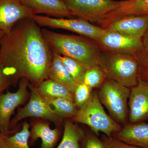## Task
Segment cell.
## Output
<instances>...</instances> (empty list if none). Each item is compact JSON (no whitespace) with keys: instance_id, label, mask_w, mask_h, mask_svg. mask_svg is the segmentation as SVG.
Here are the masks:
<instances>
[{"instance_id":"6da1fadb","label":"cell","mask_w":148,"mask_h":148,"mask_svg":"<svg viewBox=\"0 0 148 148\" xmlns=\"http://www.w3.org/2000/svg\"><path fill=\"white\" fill-rule=\"evenodd\" d=\"M33 18L16 23L0 44V61L14 83L25 78L36 86L48 78L52 51Z\"/></svg>"},{"instance_id":"7a4b0ae2","label":"cell","mask_w":148,"mask_h":148,"mask_svg":"<svg viewBox=\"0 0 148 148\" xmlns=\"http://www.w3.org/2000/svg\"><path fill=\"white\" fill-rule=\"evenodd\" d=\"M52 51L79 61L88 69L100 66L101 50L94 41L82 36L64 34L42 29Z\"/></svg>"},{"instance_id":"3957f363","label":"cell","mask_w":148,"mask_h":148,"mask_svg":"<svg viewBox=\"0 0 148 148\" xmlns=\"http://www.w3.org/2000/svg\"><path fill=\"white\" fill-rule=\"evenodd\" d=\"M100 66L107 79L129 88L138 84V64L134 55L101 50Z\"/></svg>"},{"instance_id":"277c9868","label":"cell","mask_w":148,"mask_h":148,"mask_svg":"<svg viewBox=\"0 0 148 148\" xmlns=\"http://www.w3.org/2000/svg\"><path fill=\"white\" fill-rule=\"evenodd\" d=\"M72 121L87 125L97 136L102 132L111 137L122 128L121 125L106 112L97 91H92L88 101L78 109Z\"/></svg>"},{"instance_id":"5b68a950","label":"cell","mask_w":148,"mask_h":148,"mask_svg":"<svg viewBox=\"0 0 148 148\" xmlns=\"http://www.w3.org/2000/svg\"><path fill=\"white\" fill-rule=\"evenodd\" d=\"M130 91V88L106 79L98 92L101 104L106 107L112 118L121 125L124 126L128 121Z\"/></svg>"},{"instance_id":"8992f818","label":"cell","mask_w":148,"mask_h":148,"mask_svg":"<svg viewBox=\"0 0 148 148\" xmlns=\"http://www.w3.org/2000/svg\"><path fill=\"white\" fill-rule=\"evenodd\" d=\"M33 18L40 27L68 30L95 42L100 39L106 32V29L82 18H56L41 15H34Z\"/></svg>"},{"instance_id":"52a82bcc","label":"cell","mask_w":148,"mask_h":148,"mask_svg":"<svg viewBox=\"0 0 148 148\" xmlns=\"http://www.w3.org/2000/svg\"><path fill=\"white\" fill-rule=\"evenodd\" d=\"M72 16L97 22L114 10L119 1L114 0H62Z\"/></svg>"},{"instance_id":"ba28073f","label":"cell","mask_w":148,"mask_h":148,"mask_svg":"<svg viewBox=\"0 0 148 148\" xmlns=\"http://www.w3.org/2000/svg\"><path fill=\"white\" fill-rule=\"evenodd\" d=\"M29 82L25 78L20 79L18 90L8 91L0 94V135H9L11 117L15 109L22 105L28 98Z\"/></svg>"},{"instance_id":"9c48e42d","label":"cell","mask_w":148,"mask_h":148,"mask_svg":"<svg viewBox=\"0 0 148 148\" xmlns=\"http://www.w3.org/2000/svg\"><path fill=\"white\" fill-rule=\"evenodd\" d=\"M32 93L28 103L20 109L14 118L10 121V127H12L21 120L35 117L50 121L55 123L61 121V119L51 108L46 100L37 91L35 86H30Z\"/></svg>"},{"instance_id":"30bf717a","label":"cell","mask_w":148,"mask_h":148,"mask_svg":"<svg viewBox=\"0 0 148 148\" xmlns=\"http://www.w3.org/2000/svg\"><path fill=\"white\" fill-rule=\"evenodd\" d=\"M103 51L135 55L143 43V38L129 36L106 30V33L95 42Z\"/></svg>"},{"instance_id":"8fae6325","label":"cell","mask_w":148,"mask_h":148,"mask_svg":"<svg viewBox=\"0 0 148 148\" xmlns=\"http://www.w3.org/2000/svg\"><path fill=\"white\" fill-rule=\"evenodd\" d=\"M34 15L22 0H0V30L5 34L19 21Z\"/></svg>"},{"instance_id":"7c38bea8","label":"cell","mask_w":148,"mask_h":148,"mask_svg":"<svg viewBox=\"0 0 148 148\" xmlns=\"http://www.w3.org/2000/svg\"><path fill=\"white\" fill-rule=\"evenodd\" d=\"M128 120L135 123L148 120V84L139 80L130 88L128 101Z\"/></svg>"},{"instance_id":"4fadbf2b","label":"cell","mask_w":148,"mask_h":148,"mask_svg":"<svg viewBox=\"0 0 148 148\" xmlns=\"http://www.w3.org/2000/svg\"><path fill=\"white\" fill-rule=\"evenodd\" d=\"M142 15H148V0H123L119 1V5L114 10L96 23L105 29L112 22L123 17Z\"/></svg>"},{"instance_id":"5bb4252c","label":"cell","mask_w":148,"mask_h":148,"mask_svg":"<svg viewBox=\"0 0 148 148\" xmlns=\"http://www.w3.org/2000/svg\"><path fill=\"white\" fill-rule=\"evenodd\" d=\"M105 29L129 36L143 38L148 30V15L125 16L112 22Z\"/></svg>"},{"instance_id":"9a60e30c","label":"cell","mask_w":148,"mask_h":148,"mask_svg":"<svg viewBox=\"0 0 148 148\" xmlns=\"http://www.w3.org/2000/svg\"><path fill=\"white\" fill-rule=\"evenodd\" d=\"M112 137L129 145L148 148V123L145 122L127 123Z\"/></svg>"},{"instance_id":"2e32d148","label":"cell","mask_w":148,"mask_h":148,"mask_svg":"<svg viewBox=\"0 0 148 148\" xmlns=\"http://www.w3.org/2000/svg\"><path fill=\"white\" fill-rule=\"evenodd\" d=\"M35 15L45 14L56 18L71 17V15L62 0H22Z\"/></svg>"},{"instance_id":"e0dca14e","label":"cell","mask_w":148,"mask_h":148,"mask_svg":"<svg viewBox=\"0 0 148 148\" xmlns=\"http://www.w3.org/2000/svg\"><path fill=\"white\" fill-rule=\"evenodd\" d=\"M48 78L64 85L73 94L78 84L72 78L61 61L60 55L52 51V58L48 72Z\"/></svg>"},{"instance_id":"ac0fdd59","label":"cell","mask_w":148,"mask_h":148,"mask_svg":"<svg viewBox=\"0 0 148 148\" xmlns=\"http://www.w3.org/2000/svg\"><path fill=\"white\" fill-rule=\"evenodd\" d=\"M35 87L43 97L65 98L74 102L73 94L67 87L49 79L44 80Z\"/></svg>"},{"instance_id":"d6986e66","label":"cell","mask_w":148,"mask_h":148,"mask_svg":"<svg viewBox=\"0 0 148 148\" xmlns=\"http://www.w3.org/2000/svg\"><path fill=\"white\" fill-rule=\"evenodd\" d=\"M58 129H52L48 124L38 123L32 127L30 136L33 140H41V148H52L58 139Z\"/></svg>"},{"instance_id":"ffe728a7","label":"cell","mask_w":148,"mask_h":148,"mask_svg":"<svg viewBox=\"0 0 148 148\" xmlns=\"http://www.w3.org/2000/svg\"><path fill=\"white\" fill-rule=\"evenodd\" d=\"M29 128L30 125L25 122L21 131L14 135H0V148H30L28 145L31 135Z\"/></svg>"},{"instance_id":"44dd1931","label":"cell","mask_w":148,"mask_h":148,"mask_svg":"<svg viewBox=\"0 0 148 148\" xmlns=\"http://www.w3.org/2000/svg\"><path fill=\"white\" fill-rule=\"evenodd\" d=\"M84 134L79 127L72 121H67L64 125L63 138L57 148H80L79 143Z\"/></svg>"},{"instance_id":"7402d4cb","label":"cell","mask_w":148,"mask_h":148,"mask_svg":"<svg viewBox=\"0 0 148 148\" xmlns=\"http://www.w3.org/2000/svg\"><path fill=\"white\" fill-rule=\"evenodd\" d=\"M44 98L50 106H53L54 112L61 119L73 117L77 112L78 109L74 102L70 100L62 98Z\"/></svg>"},{"instance_id":"603a6c76","label":"cell","mask_w":148,"mask_h":148,"mask_svg":"<svg viewBox=\"0 0 148 148\" xmlns=\"http://www.w3.org/2000/svg\"><path fill=\"white\" fill-rule=\"evenodd\" d=\"M138 67V78L148 84V30L143 38L141 48L135 54Z\"/></svg>"},{"instance_id":"cb8c5ba5","label":"cell","mask_w":148,"mask_h":148,"mask_svg":"<svg viewBox=\"0 0 148 148\" xmlns=\"http://www.w3.org/2000/svg\"><path fill=\"white\" fill-rule=\"evenodd\" d=\"M60 58L74 80L77 84L83 82L85 75L88 69L73 58L61 55Z\"/></svg>"},{"instance_id":"d4e9b609","label":"cell","mask_w":148,"mask_h":148,"mask_svg":"<svg viewBox=\"0 0 148 148\" xmlns=\"http://www.w3.org/2000/svg\"><path fill=\"white\" fill-rule=\"evenodd\" d=\"M106 79V73L101 66H94L87 69L83 82L93 89L100 87Z\"/></svg>"},{"instance_id":"484cf974","label":"cell","mask_w":148,"mask_h":148,"mask_svg":"<svg viewBox=\"0 0 148 148\" xmlns=\"http://www.w3.org/2000/svg\"><path fill=\"white\" fill-rule=\"evenodd\" d=\"M92 89L84 82L78 84L74 93V101L77 108L79 109L89 99Z\"/></svg>"},{"instance_id":"4316f807","label":"cell","mask_w":148,"mask_h":148,"mask_svg":"<svg viewBox=\"0 0 148 148\" xmlns=\"http://www.w3.org/2000/svg\"><path fill=\"white\" fill-rule=\"evenodd\" d=\"M81 142L83 148H108L105 143L92 131L86 133L84 132Z\"/></svg>"},{"instance_id":"83f0119b","label":"cell","mask_w":148,"mask_h":148,"mask_svg":"<svg viewBox=\"0 0 148 148\" xmlns=\"http://www.w3.org/2000/svg\"><path fill=\"white\" fill-rule=\"evenodd\" d=\"M14 83L12 78L0 61V94Z\"/></svg>"},{"instance_id":"f1b7e54d","label":"cell","mask_w":148,"mask_h":148,"mask_svg":"<svg viewBox=\"0 0 148 148\" xmlns=\"http://www.w3.org/2000/svg\"><path fill=\"white\" fill-rule=\"evenodd\" d=\"M101 139L105 143L108 148H142L126 144L105 135L102 136Z\"/></svg>"},{"instance_id":"f546056e","label":"cell","mask_w":148,"mask_h":148,"mask_svg":"<svg viewBox=\"0 0 148 148\" xmlns=\"http://www.w3.org/2000/svg\"><path fill=\"white\" fill-rule=\"evenodd\" d=\"M5 34L3 31L0 30V44L3 38L5 36Z\"/></svg>"}]
</instances>
